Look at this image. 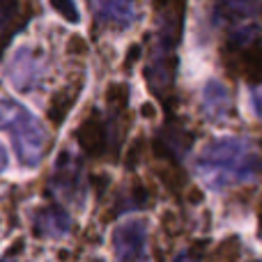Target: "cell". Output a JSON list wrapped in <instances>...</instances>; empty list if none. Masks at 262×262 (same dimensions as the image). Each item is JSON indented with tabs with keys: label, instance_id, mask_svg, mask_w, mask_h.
<instances>
[{
	"label": "cell",
	"instance_id": "6da1fadb",
	"mask_svg": "<svg viewBox=\"0 0 262 262\" xmlns=\"http://www.w3.org/2000/svg\"><path fill=\"white\" fill-rule=\"evenodd\" d=\"M260 170V154L249 140L239 136H221L209 140L195 157V172L212 191L253 182Z\"/></svg>",
	"mask_w": 262,
	"mask_h": 262
},
{
	"label": "cell",
	"instance_id": "7a4b0ae2",
	"mask_svg": "<svg viewBox=\"0 0 262 262\" xmlns=\"http://www.w3.org/2000/svg\"><path fill=\"white\" fill-rule=\"evenodd\" d=\"M186 0H157V21H154V39L145 76L154 92L163 95L175 83L177 49L182 41Z\"/></svg>",
	"mask_w": 262,
	"mask_h": 262
},
{
	"label": "cell",
	"instance_id": "3957f363",
	"mask_svg": "<svg viewBox=\"0 0 262 262\" xmlns=\"http://www.w3.org/2000/svg\"><path fill=\"white\" fill-rule=\"evenodd\" d=\"M0 129L12 136L16 157L26 168H35L51 145L44 124L26 106L12 99H0Z\"/></svg>",
	"mask_w": 262,
	"mask_h": 262
},
{
	"label": "cell",
	"instance_id": "277c9868",
	"mask_svg": "<svg viewBox=\"0 0 262 262\" xmlns=\"http://www.w3.org/2000/svg\"><path fill=\"white\" fill-rule=\"evenodd\" d=\"M51 186L67 203L83 205V200H85V172H83V161L74 152H69V149L60 152L53 166Z\"/></svg>",
	"mask_w": 262,
	"mask_h": 262
},
{
	"label": "cell",
	"instance_id": "5b68a950",
	"mask_svg": "<svg viewBox=\"0 0 262 262\" xmlns=\"http://www.w3.org/2000/svg\"><path fill=\"white\" fill-rule=\"evenodd\" d=\"M113 251L118 262H145L147 255V223L129 219L113 230Z\"/></svg>",
	"mask_w": 262,
	"mask_h": 262
},
{
	"label": "cell",
	"instance_id": "8992f818",
	"mask_svg": "<svg viewBox=\"0 0 262 262\" xmlns=\"http://www.w3.org/2000/svg\"><path fill=\"white\" fill-rule=\"evenodd\" d=\"M262 14V0H214L209 7L214 26H226L232 30L255 26V18Z\"/></svg>",
	"mask_w": 262,
	"mask_h": 262
},
{
	"label": "cell",
	"instance_id": "52a82bcc",
	"mask_svg": "<svg viewBox=\"0 0 262 262\" xmlns=\"http://www.w3.org/2000/svg\"><path fill=\"white\" fill-rule=\"evenodd\" d=\"M97 23L113 30H127L138 21L136 0H88Z\"/></svg>",
	"mask_w": 262,
	"mask_h": 262
},
{
	"label": "cell",
	"instance_id": "ba28073f",
	"mask_svg": "<svg viewBox=\"0 0 262 262\" xmlns=\"http://www.w3.org/2000/svg\"><path fill=\"white\" fill-rule=\"evenodd\" d=\"M41 72H44V64H41L39 55L32 49H21L16 53V58H14L12 67H9V78H12V85L16 90L28 92L39 81Z\"/></svg>",
	"mask_w": 262,
	"mask_h": 262
},
{
	"label": "cell",
	"instance_id": "9c48e42d",
	"mask_svg": "<svg viewBox=\"0 0 262 262\" xmlns=\"http://www.w3.org/2000/svg\"><path fill=\"white\" fill-rule=\"evenodd\" d=\"M26 23L28 12L23 0H0V58L9 49L14 37L26 28Z\"/></svg>",
	"mask_w": 262,
	"mask_h": 262
},
{
	"label": "cell",
	"instance_id": "30bf717a",
	"mask_svg": "<svg viewBox=\"0 0 262 262\" xmlns=\"http://www.w3.org/2000/svg\"><path fill=\"white\" fill-rule=\"evenodd\" d=\"M72 228V219L60 207H41L35 212L32 219V230L39 237H64Z\"/></svg>",
	"mask_w": 262,
	"mask_h": 262
},
{
	"label": "cell",
	"instance_id": "8fae6325",
	"mask_svg": "<svg viewBox=\"0 0 262 262\" xmlns=\"http://www.w3.org/2000/svg\"><path fill=\"white\" fill-rule=\"evenodd\" d=\"M230 108V92L223 83L207 81L203 88V113L209 120H221Z\"/></svg>",
	"mask_w": 262,
	"mask_h": 262
},
{
	"label": "cell",
	"instance_id": "7c38bea8",
	"mask_svg": "<svg viewBox=\"0 0 262 262\" xmlns=\"http://www.w3.org/2000/svg\"><path fill=\"white\" fill-rule=\"evenodd\" d=\"M49 3L53 5V9L64 18V21H69V23L81 21V14H78V7L74 0H49Z\"/></svg>",
	"mask_w": 262,
	"mask_h": 262
},
{
	"label": "cell",
	"instance_id": "4fadbf2b",
	"mask_svg": "<svg viewBox=\"0 0 262 262\" xmlns=\"http://www.w3.org/2000/svg\"><path fill=\"white\" fill-rule=\"evenodd\" d=\"M7 163H9V157H7V152H5V147L0 145V172L7 168Z\"/></svg>",
	"mask_w": 262,
	"mask_h": 262
},
{
	"label": "cell",
	"instance_id": "5bb4252c",
	"mask_svg": "<svg viewBox=\"0 0 262 262\" xmlns=\"http://www.w3.org/2000/svg\"><path fill=\"white\" fill-rule=\"evenodd\" d=\"M175 262H195V260H191L189 255H177V258H175Z\"/></svg>",
	"mask_w": 262,
	"mask_h": 262
},
{
	"label": "cell",
	"instance_id": "9a60e30c",
	"mask_svg": "<svg viewBox=\"0 0 262 262\" xmlns=\"http://www.w3.org/2000/svg\"><path fill=\"white\" fill-rule=\"evenodd\" d=\"M253 262H258V260H253Z\"/></svg>",
	"mask_w": 262,
	"mask_h": 262
}]
</instances>
